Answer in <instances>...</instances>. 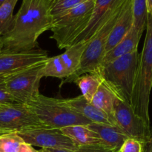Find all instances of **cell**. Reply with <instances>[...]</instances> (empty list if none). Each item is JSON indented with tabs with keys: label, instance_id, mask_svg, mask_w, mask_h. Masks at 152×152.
Masks as SVG:
<instances>
[{
	"label": "cell",
	"instance_id": "7c38bea8",
	"mask_svg": "<svg viewBox=\"0 0 152 152\" xmlns=\"http://www.w3.org/2000/svg\"><path fill=\"white\" fill-rule=\"evenodd\" d=\"M62 101L68 108L90 120L91 123L113 126L108 117L102 111L86 100L82 95L76 97L62 99Z\"/></svg>",
	"mask_w": 152,
	"mask_h": 152
},
{
	"label": "cell",
	"instance_id": "9c48e42d",
	"mask_svg": "<svg viewBox=\"0 0 152 152\" xmlns=\"http://www.w3.org/2000/svg\"><path fill=\"white\" fill-rule=\"evenodd\" d=\"M114 120L116 126L129 138L143 143L152 135L151 126L135 114L130 104L118 98L114 105Z\"/></svg>",
	"mask_w": 152,
	"mask_h": 152
},
{
	"label": "cell",
	"instance_id": "f1b7e54d",
	"mask_svg": "<svg viewBox=\"0 0 152 152\" xmlns=\"http://www.w3.org/2000/svg\"><path fill=\"white\" fill-rule=\"evenodd\" d=\"M142 152H152V135L142 143Z\"/></svg>",
	"mask_w": 152,
	"mask_h": 152
},
{
	"label": "cell",
	"instance_id": "52a82bcc",
	"mask_svg": "<svg viewBox=\"0 0 152 152\" xmlns=\"http://www.w3.org/2000/svg\"><path fill=\"white\" fill-rule=\"evenodd\" d=\"M42 126L26 104L13 102L0 105V135Z\"/></svg>",
	"mask_w": 152,
	"mask_h": 152
},
{
	"label": "cell",
	"instance_id": "e575fe53",
	"mask_svg": "<svg viewBox=\"0 0 152 152\" xmlns=\"http://www.w3.org/2000/svg\"><path fill=\"white\" fill-rule=\"evenodd\" d=\"M151 132H152V126H151Z\"/></svg>",
	"mask_w": 152,
	"mask_h": 152
},
{
	"label": "cell",
	"instance_id": "4fadbf2b",
	"mask_svg": "<svg viewBox=\"0 0 152 152\" xmlns=\"http://www.w3.org/2000/svg\"><path fill=\"white\" fill-rule=\"evenodd\" d=\"M87 126L98 135L103 145L116 152L120 151L122 145L129 138L117 126L93 123Z\"/></svg>",
	"mask_w": 152,
	"mask_h": 152
},
{
	"label": "cell",
	"instance_id": "d590c367",
	"mask_svg": "<svg viewBox=\"0 0 152 152\" xmlns=\"http://www.w3.org/2000/svg\"><path fill=\"white\" fill-rule=\"evenodd\" d=\"M119 152H120V151H119Z\"/></svg>",
	"mask_w": 152,
	"mask_h": 152
},
{
	"label": "cell",
	"instance_id": "d4e9b609",
	"mask_svg": "<svg viewBox=\"0 0 152 152\" xmlns=\"http://www.w3.org/2000/svg\"><path fill=\"white\" fill-rule=\"evenodd\" d=\"M142 143L132 138H128L120 148V152H142Z\"/></svg>",
	"mask_w": 152,
	"mask_h": 152
},
{
	"label": "cell",
	"instance_id": "d6986e66",
	"mask_svg": "<svg viewBox=\"0 0 152 152\" xmlns=\"http://www.w3.org/2000/svg\"><path fill=\"white\" fill-rule=\"evenodd\" d=\"M82 92V96L91 102L96 94L99 86L102 83V79L99 71L83 74L73 81Z\"/></svg>",
	"mask_w": 152,
	"mask_h": 152
},
{
	"label": "cell",
	"instance_id": "44dd1931",
	"mask_svg": "<svg viewBox=\"0 0 152 152\" xmlns=\"http://www.w3.org/2000/svg\"><path fill=\"white\" fill-rule=\"evenodd\" d=\"M132 14L133 27L142 36L148 18L146 0H132Z\"/></svg>",
	"mask_w": 152,
	"mask_h": 152
},
{
	"label": "cell",
	"instance_id": "4316f807",
	"mask_svg": "<svg viewBox=\"0 0 152 152\" xmlns=\"http://www.w3.org/2000/svg\"><path fill=\"white\" fill-rule=\"evenodd\" d=\"M16 102L7 91L5 83V76H0V105Z\"/></svg>",
	"mask_w": 152,
	"mask_h": 152
},
{
	"label": "cell",
	"instance_id": "5bb4252c",
	"mask_svg": "<svg viewBox=\"0 0 152 152\" xmlns=\"http://www.w3.org/2000/svg\"><path fill=\"white\" fill-rule=\"evenodd\" d=\"M133 25L132 14V0H129L121 16L117 21L111 31L106 47L105 53L117 45L129 32Z\"/></svg>",
	"mask_w": 152,
	"mask_h": 152
},
{
	"label": "cell",
	"instance_id": "7402d4cb",
	"mask_svg": "<svg viewBox=\"0 0 152 152\" xmlns=\"http://www.w3.org/2000/svg\"><path fill=\"white\" fill-rule=\"evenodd\" d=\"M18 0H5L0 5V37L10 28L13 19V10Z\"/></svg>",
	"mask_w": 152,
	"mask_h": 152
},
{
	"label": "cell",
	"instance_id": "f546056e",
	"mask_svg": "<svg viewBox=\"0 0 152 152\" xmlns=\"http://www.w3.org/2000/svg\"><path fill=\"white\" fill-rule=\"evenodd\" d=\"M42 152H74L71 150L61 149V148H41Z\"/></svg>",
	"mask_w": 152,
	"mask_h": 152
},
{
	"label": "cell",
	"instance_id": "3957f363",
	"mask_svg": "<svg viewBox=\"0 0 152 152\" xmlns=\"http://www.w3.org/2000/svg\"><path fill=\"white\" fill-rule=\"evenodd\" d=\"M140 53L137 50L101 66L98 71L102 83L118 99L131 105Z\"/></svg>",
	"mask_w": 152,
	"mask_h": 152
},
{
	"label": "cell",
	"instance_id": "1f68e13d",
	"mask_svg": "<svg viewBox=\"0 0 152 152\" xmlns=\"http://www.w3.org/2000/svg\"><path fill=\"white\" fill-rule=\"evenodd\" d=\"M4 1H5V0H0V5H1V4H2Z\"/></svg>",
	"mask_w": 152,
	"mask_h": 152
},
{
	"label": "cell",
	"instance_id": "cb8c5ba5",
	"mask_svg": "<svg viewBox=\"0 0 152 152\" xmlns=\"http://www.w3.org/2000/svg\"><path fill=\"white\" fill-rule=\"evenodd\" d=\"M87 1L88 0H51L50 7V14L52 17H54Z\"/></svg>",
	"mask_w": 152,
	"mask_h": 152
},
{
	"label": "cell",
	"instance_id": "484cf974",
	"mask_svg": "<svg viewBox=\"0 0 152 152\" xmlns=\"http://www.w3.org/2000/svg\"><path fill=\"white\" fill-rule=\"evenodd\" d=\"M74 152H116L103 144L79 145Z\"/></svg>",
	"mask_w": 152,
	"mask_h": 152
},
{
	"label": "cell",
	"instance_id": "6da1fadb",
	"mask_svg": "<svg viewBox=\"0 0 152 152\" xmlns=\"http://www.w3.org/2000/svg\"><path fill=\"white\" fill-rule=\"evenodd\" d=\"M51 0H22L10 28L0 37L1 50L28 51L38 48L40 35L50 30L53 17L50 14Z\"/></svg>",
	"mask_w": 152,
	"mask_h": 152
},
{
	"label": "cell",
	"instance_id": "ba28073f",
	"mask_svg": "<svg viewBox=\"0 0 152 152\" xmlns=\"http://www.w3.org/2000/svg\"><path fill=\"white\" fill-rule=\"evenodd\" d=\"M17 134L25 142L42 148H61L74 151L79 146L59 129L36 126L19 131Z\"/></svg>",
	"mask_w": 152,
	"mask_h": 152
},
{
	"label": "cell",
	"instance_id": "4dcf8cb0",
	"mask_svg": "<svg viewBox=\"0 0 152 152\" xmlns=\"http://www.w3.org/2000/svg\"><path fill=\"white\" fill-rule=\"evenodd\" d=\"M146 6L148 13H152V0H146Z\"/></svg>",
	"mask_w": 152,
	"mask_h": 152
},
{
	"label": "cell",
	"instance_id": "d6a6232c",
	"mask_svg": "<svg viewBox=\"0 0 152 152\" xmlns=\"http://www.w3.org/2000/svg\"><path fill=\"white\" fill-rule=\"evenodd\" d=\"M1 50V41H0V51Z\"/></svg>",
	"mask_w": 152,
	"mask_h": 152
},
{
	"label": "cell",
	"instance_id": "8992f818",
	"mask_svg": "<svg viewBox=\"0 0 152 152\" xmlns=\"http://www.w3.org/2000/svg\"><path fill=\"white\" fill-rule=\"evenodd\" d=\"M43 64L5 76L7 91L15 102L27 104L39 94Z\"/></svg>",
	"mask_w": 152,
	"mask_h": 152
},
{
	"label": "cell",
	"instance_id": "ac0fdd59",
	"mask_svg": "<svg viewBox=\"0 0 152 152\" xmlns=\"http://www.w3.org/2000/svg\"><path fill=\"white\" fill-rule=\"evenodd\" d=\"M61 130L64 134L74 141L77 145L102 144L98 135L87 126L77 125L67 126L62 128Z\"/></svg>",
	"mask_w": 152,
	"mask_h": 152
},
{
	"label": "cell",
	"instance_id": "277c9868",
	"mask_svg": "<svg viewBox=\"0 0 152 152\" xmlns=\"http://www.w3.org/2000/svg\"><path fill=\"white\" fill-rule=\"evenodd\" d=\"M96 0H88L65 13L53 17L50 28L58 48L62 50L72 45L77 37L86 29L91 17Z\"/></svg>",
	"mask_w": 152,
	"mask_h": 152
},
{
	"label": "cell",
	"instance_id": "9a60e30c",
	"mask_svg": "<svg viewBox=\"0 0 152 152\" xmlns=\"http://www.w3.org/2000/svg\"><path fill=\"white\" fill-rule=\"evenodd\" d=\"M142 36L136 31L132 25V28L126 35V37L111 50L107 52L103 58L101 66L107 65L114 59L130 53L134 50H137L138 45Z\"/></svg>",
	"mask_w": 152,
	"mask_h": 152
},
{
	"label": "cell",
	"instance_id": "e0dca14e",
	"mask_svg": "<svg viewBox=\"0 0 152 152\" xmlns=\"http://www.w3.org/2000/svg\"><path fill=\"white\" fill-rule=\"evenodd\" d=\"M87 44L88 42H79L74 43L65 49L63 53L59 55L68 74V77L66 79L72 77L80 68L83 54Z\"/></svg>",
	"mask_w": 152,
	"mask_h": 152
},
{
	"label": "cell",
	"instance_id": "7a4b0ae2",
	"mask_svg": "<svg viewBox=\"0 0 152 152\" xmlns=\"http://www.w3.org/2000/svg\"><path fill=\"white\" fill-rule=\"evenodd\" d=\"M145 29L146 34L139 56L131 105L135 114L151 126L149 102L152 88V13H148Z\"/></svg>",
	"mask_w": 152,
	"mask_h": 152
},
{
	"label": "cell",
	"instance_id": "5b68a950",
	"mask_svg": "<svg viewBox=\"0 0 152 152\" xmlns=\"http://www.w3.org/2000/svg\"><path fill=\"white\" fill-rule=\"evenodd\" d=\"M44 126L62 129L67 126H88L92 123L68 108L62 99L39 94L26 104Z\"/></svg>",
	"mask_w": 152,
	"mask_h": 152
},
{
	"label": "cell",
	"instance_id": "2e32d148",
	"mask_svg": "<svg viewBox=\"0 0 152 152\" xmlns=\"http://www.w3.org/2000/svg\"><path fill=\"white\" fill-rule=\"evenodd\" d=\"M117 99L115 94L102 83L91 101V103L102 111L108 117L111 124L115 126L114 105Z\"/></svg>",
	"mask_w": 152,
	"mask_h": 152
},
{
	"label": "cell",
	"instance_id": "603a6c76",
	"mask_svg": "<svg viewBox=\"0 0 152 152\" xmlns=\"http://www.w3.org/2000/svg\"><path fill=\"white\" fill-rule=\"evenodd\" d=\"M24 142L17 132L0 135V152H18Z\"/></svg>",
	"mask_w": 152,
	"mask_h": 152
},
{
	"label": "cell",
	"instance_id": "ffe728a7",
	"mask_svg": "<svg viewBox=\"0 0 152 152\" xmlns=\"http://www.w3.org/2000/svg\"><path fill=\"white\" fill-rule=\"evenodd\" d=\"M41 72L43 77H54L63 81L68 77L66 70L59 55L48 58L42 65Z\"/></svg>",
	"mask_w": 152,
	"mask_h": 152
},
{
	"label": "cell",
	"instance_id": "83f0119b",
	"mask_svg": "<svg viewBox=\"0 0 152 152\" xmlns=\"http://www.w3.org/2000/svg\"><path fill=\"white\" fill-rule=\"evenodd\" d=\"M18 152H38V151L36 150L34 148V146H32L30 144L26 143V142H23L20 145V147H19V149Z\"/></svg>",
	"mask_w": 152,
	"mask_h": 152
},
{
	"label": "cell",
	"instance_id": "30bf717a",
	"mask_svg": "<svg viewBox=\"0 0 152 152\" xmlns=\"http://www.w3.org/2000/svg\"><path fill=\"white\" fill-rule=\"evenodd\" d=\"M48 52L39 48L28 51H0V76L19 72L45 63Z\"/></svg>",
	"mask_w": 152,
	"mask_h": 152
},
{
	"label": "cell",
	"instance_id": "836d02e7",
	"mask_svg": "<svg viewBox=\"0 0 152 152\" xmlns=\"http://www.w3.org/2000/svg\"><path fill=\"white\" fill-rule=\"evenodd\" d=\"M38 152H42V150H41V149H40V150H39V151H38Z\"/></svg>",
	"mask_w": 152,
	"mask_h": 152
},
{
	"label": "cell",
	"instance_id": "8fae6325",
	"mask_svg": "<svg viewBox=\"0 0 152 152\" xmlns=\"http://www.w3.org/2000/svg\"><path fill=\"white\" fill-rule=\"evenodd\" d=\"M128 0H96L93 13L86 29L75 40L88 42L116 13L121 10ZM73 44V45H74Z\"/></svg>",
	"mask_w": 152,
	"mask_h": 152
}]
</instances>
